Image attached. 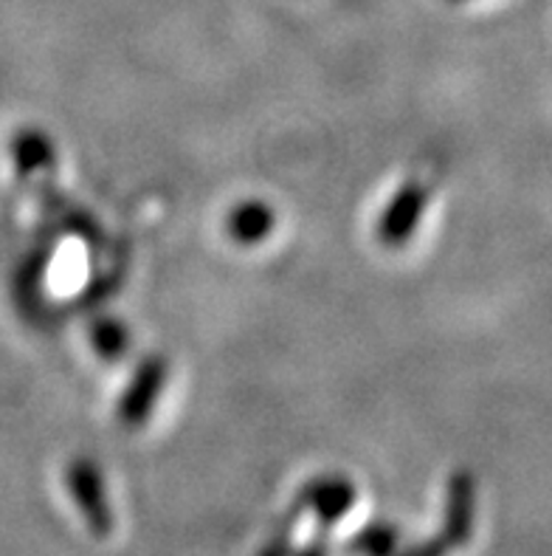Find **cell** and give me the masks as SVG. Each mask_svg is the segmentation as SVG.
Returning <instances> with one entry per match:
<instances>
[{
  "mask_svg": "<svg viewBox=\"0 0 552 556\" xmlns=\"http://www.w3.org/2000/svg\"><path fill=\"white\" fill-rule=\"evenodd\" d=\"M167 359L158 356V353H150L139 362V367L127 381L125 393H121L119 407H116V416L125 427H141L153 416L155 404L164 393V384H167Z\"/></svg>",
  "mask_w": 552,
  "mask_h": 556,
  "instance_id": "6da1fadb",
  "label": "cell"
},
{
  "mask_svg": "<svg viewBox=\"0 0 552 556\" xmlns=\"http://www.w3.org/2000/svg\"><path fill=\"white\" fill-rule=\"evenodd\" d=\"M428 187L423 181H406L377 218V240L389 249L406 247L418 232L420 220L426 215Z\"/></svg>",
  "mask_w": 552,
  "mask_h": 556,
  "instance_id": "7a4b0ae2",
  "label": "cell"
},
{
  "mask_svg": "<svg viewBox=\"0 0 552 556\" xmlns=\"http://www.w3.org/2000/svg\"><path fill=\"white\" fill-rule=\"evenodd\" d=\"M68 489L93 534H111L113 515L111 506H107L105 483H102V475H99L93 460L77 458L68 466Z\"/></svg>",
  "mask_w": 552,
  "mask_h": 556,
  "instance_id": "3957f363",
  "label": "cell"
},
{
  "mask_svg": "<svg viewBox=\"0 0 552 556\" xmlns=\"http://www.w3.org/2000/svg\"><path fill=\"white\" fill-rule=\"evenodd\" d=\"M273 226H277V212L266 201H240L226 218V232L240 247H257L262 240L271 238Z\"/></svg>",
  "mask_w": 552,
  "mask_h": 556,
  "instance_id": "277c9868",
  "label": "cell"
},
{
  "mask_svg": "<svg viewBox=\"0 0 552 556\" xmlns=\"http://www.w3.org/2000/svg\"><path fill=\"white\" fill-rule=\"evenodd\" d=\"M476 494H474V480L468 472H457L451 486H448V508H446V522H448V540L454 543H465L474 529V508H476Z\"/></svg>",
  "mask_w": 552,
  "mask_h": 556,
  "instance_id": "5b68a950",
  "label": "cell"
},
{
  "mask_svg": "<svg viewBox=\"0 0 552 556\" xmlns=\"http://www.w3.org/2000/svg\"><path fill=\"white\" fill-rule=\"evenodd\" d=\"M305 497H308L310 506L322 515V520L333 522L352 506V501H356V489H352L344 478H328L316 480L313 486L305 489Z\"/></svg>",
  "mask_w": 552,
  "mask_h": 556,
  "instance_id": "8992f818",
  "label": "cell"
},
{
  "mask_svg": "<svg viewBox=\"0 0 552 556\" xmlns=\"http://www.w3.org/2000/svg\"><path fill=\"white\" fill-rule=\"evenodd\" d=\"M12 153L17 155L23 173H40V169L54 167V144L42 130H23L12 144Z\"/></svg>",
  "mask_w": 552,
  "mask_h": 556,
  "instance_id": "52a82bcc",
  "label": "cell"
},
{
  "mask_svg": "<svg viewBox=\"0 0 552 556\" xmlns=\"http://www.w3.org/2000/svg\"><path fill=\"white\" fill-rule=\"evenodd\" d=\"M91 339L99 356H105V359H119L121 353L127 351V345H130V331H127L119 319L105 317L93 325Z\"/></svg>",
  "mask_w": 552,
  "mask_h": 556,
  "instance_id": "ba28073f",
  "label": "cell"
},
{
  "mask_svg": "<svg viewBox=\"0 0 552 556\" xmlns=\"http://www.w3.org/2000/svg\"><path fill=\"white\" fill-rule=\"evenodd\" d=\"M391 540H395V531L386 529V526H372V529H367L364 534H361L358 545L364 551H370L372 556H384L386 551H389Z\"/></svg>",
  "mask_w": 552,
  "mask_h": 556,
  "instance_id": "9c48e42d",
  "label": "cell"
},
{
  "mask_svg": "<svg viewBox=\"0 0 552 556\" xmlns=\"http://www.w3.org/2000/svg\"><path fill=\"white\" fill-rule=\"evenodd\" d=\"M451 3H460V0H451Z\"/></svg>",
  "mask_w": 552,
  "mask_h": 556,
  "instance_id": "30bf717a",
  "label": "cell"
}]
</instances>
